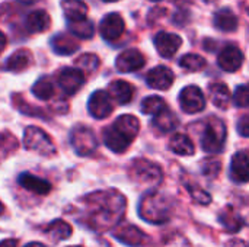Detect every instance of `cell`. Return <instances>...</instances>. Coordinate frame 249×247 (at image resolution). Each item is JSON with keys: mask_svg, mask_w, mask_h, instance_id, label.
I'll list each match as a JSON object with an SVG mask.
<instances>
[{"mask_svg": "<svg viewBox=\"0 0 249 247\" xmlns=\"http://www.w3.org/2000/svg\"><path fill=\"white\" fill-rule=\"evenodd\" d=\"M125 208V197L117 189L95 191L80 199L79 221L95 233H104L120 224Z\"/></svg>", "mask_w": 249, "mask_h": 247, "instance_id": "obj_1", "label": "cell"}, {"mask_svg": "<svg viewBox=\"0 0 249 247\" xmlns=\"http://www.w3.org/2000/svg\"><path fill=\"white\" fill-rule=\"evenodd\" d=\"M140 122L134 115H121L104 130V143L114 153H124L134 141Z\"/></svg>", "mask_w": 249, "mask_h": 247, "instance_id": "obj_2", "label": "cell"}, {"mask_svg": "<svg viewBox=\"0 0 249 247\" xmlns=\"http://www.w3.org/2000/svg\"><path fill=\"white\" fill-rule=\"evenodd\" d=\"M139 215L152 224H163L172 215V204L169 198L160 192L152 191L142 197L139 204Z\"/></svg>", "mask_w": 249, "mask_h": 247, "instance_id": "obj_3", "label": "cell"}, {"mask_svg": "<svg viewBox=\"0 0 249 247\" xmlns=\"http://www.w3.org/2000/svg\"><path fill=\"white\" fill-rule=\"evenodd\" d=\"M226 125L217 116H210L204 127V134L201 138V147L206 153L214 154L220 153L226 141Z\"/></svg>", "mask_w": 249, "mask_h": 247, "instance_id": "obj_4", "label": "cell"}, {"mask_svg": "<svg viewBox=\"0 0 249 247\" xmlns=\"http://www.w3.org/2000/svg\"><path fill=\"white\" fill-rule=\"evenodd\" d=\"M130 179L142 186H158L162 181V170L158 165L146 160V159H136L131 162L128 170Z\"/></svg>", "mask_w": 249, "mask_h": 247, "instance_id": "obj_5", "label": "cell"}, {"mask_svg": "<svg viewBox=\"0 0 249 247\" xmlns=\"http://www.w3.org/2000/svg\"><path fill=\"white\" fill-rule=\"evenodd\" d=\"M23 147L29 151H35L45 157L57 154V147L51 137L38 127H28L23 132Z\"/></svg>", "mask_w": 249, "mask_h": 247, "instance_id": "obj_6", "label": "cell"}, {"mask_svg": "<svg viewBox=\"0 0 249 247\" xmlns=\"http://www.w3.org/2000/svg\"><path fill=\"white\" fill-rule=\"evenodd\" d=\"M70 146L79 156H89L98 148V140L89 127L79 125L70 132Z\"/></svg>", "mask_w": 249, "mask_h": 247, "instance_id": "obj_7", "label": "cell"}, {"mask_svg": "<svg viewBox=\"0 0 249 247\" xmlns=\"http://www.w3.org/2000/svg\"><path fill=\"white\" fill-rule=\"evenodd\" d=\"M179 103L184 112L198 114L206 108V98L200 87L187 86L179 93Z\"/></svg>", "mask_w": 249, "mask_h": 247, "instance_id": "obj_8", "label": "cell"}, {"mask_svg": "<svg viewBox=\"0 0 249 247\" xmlns=\"http://www.w3.org/2000/svg\"><path fill=\"white\" fill-rule=\"evenodd\" d=\"M88 109H89V114L93 118H96V119L108 118L112 114V111H114L112 99L108 95V92H105V90H96V92H93L92 96L89 98Z\"/></svg>", "mask_w": 249, "mask_h": 247, "instance_id": "obj_9", "label": "cell"}, {"mask_svg": "<svg viewBox=\"0 0 249 247\" xmlns=\"http://www.w3.org/2000/svg\"><path fill=\"white\" fill-rule=\"evenodd\" d=\"M57 82L60 89L66 93V95H74L85 83V74L82 70L79 68H73V67H66L63 68L58 76H57Z\"/></svg>", "mask_w": 249, "mask_h": 247, "instance_id": "obj_10", "label": "cell"}, {"mask_svg": "<svg viewBox=\"0 0 249 247\" xmlns=\"http://www.w3.org/2000/svg\"><path fill=\"white\" fill-rule=\"evenodd\" d=\"M114 237L118 242L131 247L143 246L149 240V237L139 227H136L133 224H121V226H118L117 230L114 231Z\"/></svg>", "mask_w": 249, "mask_h": 247, "instance_id": "obj_11", "label": "cell"}, {"mask_svg": "<svg viewBox=\"0 0 249 247\" xmlns=\"http://www.w3.org/2000/svg\"><path fill=\"white\" fill-rule=\"evenodd\" d=\"M146 60L143 57V54L136 49V48H130L123 51L117 60H115V67L120 73H133L140 70L144 66Z\"/></svg>", "mask_w": 249, "mask_h": 247, "instance_id": "obj_12", "label": "cell"}, {"mask_svg": "<svg viewBox=\"0 0 249 247\" xmlns=\"http://www.w3.org/2000/svg\"><path fill=\"white\" fill-rule=\"evenodd\" d=\"M124 29H125V23L118 13L107 15L99 23V32H101L102 38L107 41L118 39L123 35Z\"/></svg>", "mask_w": 249, "mask_h": 247, "instance_id": "obj_13", "label": "cell"}, {"mask_svg": "<svg viewBox=\"0 0 249 247\" xmlns=\"http://www.w3.org/2000/svg\"><path fill=\"white\" fill-rule=\"evenodd\" d=\"M182 45V39L177 33H169V32H159L155 36V47L158 52L163 58H171L175 55V52L179 49Z\"/></svg>", "mask_w": 249, "mask_h": 247, "instance_id": "obj_14", "label": "cell"}, {"mask_svg": "<svg viewBox=\"0 0 249 247\" xmlns=\"http://www.w3.org/2000/svg\"><path fill=\"white\" fill-rule=\"evenodd\" d=\"M217 63L220 66V68H223L228 73H235L236 70L241 68L242 63H244V54L242 51L235 47V45H228L225 47L217 58Z\"/></svg>", "mask_w": 249, "mask_h": 247, "instance_id": "obj_15", "label": "cell"}, {"mask_svg": "<svg viewBox=\"0 0 249 247\" xmlns=\"http://www.w3.org/2000/svg\"><path fill=\"white\" fill-rule=\"evenodd\" d=\"M146 82L152 89L156 90H166L172 86L174 83V73L171 68L165 67V66H158L155 68H152L147 76H146Z\"/></svg>", "mask_w": 249, "mask_h": 247, "instance_id": "obj_16", "label": "cell"}, {"mask_svg": "<svg viewBox=\"0 0 249 247\" xmlns=\"http://www.w3.org/2000/svg\"><path fill=\"white\" fill-rule=\"evenodd\" d=\"M231 176L235 182H239V183L249 182V150L238 151L232 157Z\"/></svg>", "mask_w": 249, "mask_h": 247, "instance_id": "obj_17", "label": "cell"}, {"mask_svg": "<svg viewBox=\"0 0 249 247\" xmlns=\"http://www.w3.org/2000/svg\"><path fill=\"white\" fill-rule=\"evenodd\" d=\"M18 182L22 188H25L26 191L32 192V194H36V195H47L50 194L51 191V183L42 178H38V176H34L28 172L22 173L19 178H18Z\"/></svg>", "mask_w": 249, "mask_h": 247, "instance_id": "obj_18", "label": "cell"}, {"mask_svg": "<svg viewBox=\"0 0 249 247\" xmlns=\"http://www.w3.org/2000/svg\"><path fill=\"white\" fill-rule=\"evenodd\" d=\"M108 95L120 105H127L134 96V87L125 80H114L108 87Z\"/></svg>", "mask_w": 249, "mask_h": 247, "instance_id": "obj_19", "label": "cell"}, {"mask_svg": "<svg viewBox=\"0 0 249 247\" xmlns=\"http://www.w3.org/2000/svg\"><path fill=\"white\" fill-rule=\"evenodd\" d=\"M61 7H63V13L69 22L86 19L88 6L82 0H63Z\"/></svg>", "mask_w": 249, "mask_h": 247, "instance_id": "obj_20", "label": "cell"}, {"mask_svg": "<svg viewBox=\"0 0 249 247\" xmlns=\"http://www.w3.org/2000/svg\"><path fill=\"white\" fill-rule=\"evenodd\" d=\"M51 47H53L54 52H57L60 55H70L79 49V44L67 33H58V35L53 36Z\"/></svg>", "mask_w": 249, "mask_h": 247, "instance_id": "obj_21", "label": "cell"}, {"mask_svg": "<svg viewBox=\"0 0 249 247\" xmlns=\"http://www.w3.org/2000/svg\"><path fill=\"white\" fill-rule=\"evenodd\" d=\"M178 124L179 122L177 115L168 108H165L163 111H160L153 116V127L158 128L160 132H171L178 127Z\"/></svg>", "mask_w": 249, "mask_h": 247, "instance_id": "obj_22", "label": "cell"}, {"mask_svg": "<svg viewBox=\"0 0 249 247\" xmlns=\"http://www.w3.org/2000/svg\"><path fill=\"white\" fill-rule=\"evenodd\" d=\"M25 26L29 32H44L50 26V16L44 10H35L31 12L26 16Z\"/></svg>", "mask_w": 249, "mask_h": 247, "instance_id": "obj_23", "label": "cell"}, {"mask_svg": "<svg viewBox=\"0 0 249 247\" xmlns=\"http://www.w3.org/2000/svg\"><path fill=\"white\" fill-rule=\"evenodd\" d=\"M214 25L223 32H233L238 28V17L231 9H220L214 15Z\"/></svg>", "mask_w": 249, "mask_h": 247, "instance_id": "obj_24", "label": "cell"}, {"mask_svg": "<svg viewBox=\"0 0 249 247\" xmlns=\"http://www.w3.org/2000/svg\"><path fill=\"white\" fill-rule=\"evenodd\" d=\"M210 96H212V102L214 103V106H217L220 109H228L229 100H231V92L225 83H220V82L212 83L210 84Z\"/></svg>", "mask_w": 249, "mask_h": 247, "instance_id": "obj_25", "label": "cell"}, {"mask_svg": "<svg viewBox=\"0 0 249 247\" xmlns=\"http://www.w3.org/2000/svg\"><path fill=\"white\" fill-rule=\"evenodd\" d=\"M169 148L179 156H191L194 154V143L185 134H175L169 141Z\"/></svg>", "mask_w": 249, "mask_h": 247, "instance_id": "obj_26", "label": "cell"}, {"mask_svg": "<svg viewBox=\"0 0 249 247\" xmlns=\"http://www.w3.org/2000/svg\"><path fill=\"white\" fill-rule=\"evenodd\" d=\"M29 64H31V54H29V51L19 49V51H16L15 54H12L7 58V61L4 64V68L9 70V71L19 73V71L25 70Z\"/></svg>", "mask_w": 249, "mask_h": 247, "instance_id": "obj_27", "label": "cell"}, {"mask_svg": "<svg viewBox=\"0 0 249 247\" xmlns=\"http://www.w3.org/2000/svg\"><path fill=\"white\" fill-rule=\"evenodd\" d=\"M219 221L231 233H238L244 226V220L241 218V215L236 211H233V208L231 207L223 210V213L219 215Z\"/></svg>", "mask_w": 249, "mask_h": 247, "instance_id": "obj_28", "label": "cell"}, {"mask_svg": "<svg viewBox=\"0 0 249 247\" xmlns=\"http://www.w3.org/2000/svg\"><path fill=\"white\" fill-rule=\"evenodd\" d=\"M45 233L54 242H61L71 236V227H70V224H67L63 220H55L45 229Z\"/></svg>", "mask_w": 249, "mask_h": 247, "instance_id": "obj_29", "label": "cell"}, {"mask_svg": "<svg viewBox=\"0 0 249 247\" xmlns=\"http://www.w3.org/2000/svg\"><path fill=\"white\" fill-rule=\"evenodd\" d=\"M69 29L73 35H76L77 38L82 39H89L93 36L95 28L92 20L89 19H82V20H76V22H69Z\"/></svg>", "mask_w": 249, "mask_h": 247, "instance_id": "obj_30", "label": "cell"}, {"mask_svg": "<svg viewBox=\"0 0 249 247\" xmlns=\"http://www.w3.org/2000/svg\"><path fill=\"white\" fill-rule=\"evenodd\" d=\"M54 92H55L54 84L48 77H41L39 80L35 82L32 87V93L41 100H50L54 96Z\"/></svg>", "mask_w": 249, "mask_h": 247, "instance_id": "obj_31", "label": "cell"}, {"mask_svg": "<svg viewBox=\"0 0 249 247\" xmlns=\"http://www.w3.org/2000/svg\"><path fill=\"white\" fill-rule=\"evenodd\" d=\"M166 106V102L160 98V96H149L146 99H143L142 102V112L146 115H156L160 111H163Z\"/></svg>", "mask_w": 249, "mask_h": 247, "instance_id": "obj_32", "label": "cell"}, {"mask_svg": "<svg viewBox=\"0 0 249 247\" xmlns=\"http://www.w3.org/2000/svg\"><path fill=\"white\" fill-rule=\"evenodd\" d=\"M206 60L201 55L197 54H185L181 60H179V66L188 71H200L206 67Z\"/></svg>", "mask_w": 249, "mask_h": 247, "instance_id": "obj_33", "label": "cell"}, {"mask_svg": "<svg viewBox=\"0 0 249 247\" xmlns=\"http://www.w3.org/2000/svg\"><path fill=\"white\" fill-rule=\"evenodd\" d=\"M76 66L79 67V70L86 71V73H90V71H95L99 67V58L95 54L88 52V54L80 55L76 60Z\"/></svg>", "mask_w": 249, "mask_h": 247, "instance_id": "obj_34", "label": "cell"}, {"mask_svg": "<svg viewBox=\"0 0 249 247\" xmlns=\"http://www.w3.org/2000/svg\"><path fill=\"white\" fill-rule=\"evenodd\" d=\"M13 102H15V106H16V108H18L20 112H23L25 115L38 116V118H42V119H45V112H44V111L31 108V105H28V103H26L25 100H22L19 96H15V98H13Z\"/></svg>", "mask_w": 249, "mask_h": 247, "instance_id": "obj_35", "label": "cell"}, {"mask_svg": "<svg viewBox=\"0 0 249 247\" xmlns=\"http://www.w3.org/2000/svg\"><path fill=\"white\" fill-rule=\"evenodd\" d=\"M233 102L239 108H249V84H242L236 87Z\"/></svg>", "mask_w": 249, "mask_h": 247, "instance_id": "obj_36", "label": "cell"}, {"mask_svg": "<svg viewBox=\"0 0 249 247\" xmlns=\"http://www.w3.org/2000/svg\"><path fill=\"white\" fill-rule=\"evenodd\" d=\"M220 169H222V165L219 160H214V159H207L203 162V172L206 176L209 178H214L220 173Z\"/></svg>", "mask_w": 249, "mask_h": 247, "instance_id": "obj_37", "label": "cell"}, {"mask_svg": "<svg viewBox=\"0 0 249 247\" xmlns=\"http://www.w3.org/2000/svg\"><path fill=\"white\" fill-rule=\"evenodd\" d=\"M187 189L190 191L193 199H196V201L200 202V204H209V202L212 201L210 195H209L207 192H204L203 189H200L198 186H188Z\"/></svg>", "mask_w": 249, "mask_h": 247, "instance_id": "obj_38", "label": "cell"}, {"mask_svg": "<svg viewBox=\"0 0 249 247\" xmlns=\"http://www.w3.org/2000/svg\"><path fill=\"white\" fill-rule=\"evenodd\" d=\"M238 132L242 137L249 138V115H244L238 121Z\"/></svg>", "mask_w": 249, "mask_h": 247, "instance_id": "obj_39", "label": "cell"}, {"mask_svg": "<svg viewBox=\"0 0 249 247\" xmlns=\"http://www.w3.org/2000/svg\"><path fill=\"white\" fill-rule=\"evenodd\" d=\"M0 247H18V240L15 239H6L0 242Z\"/></svg>", "mask_w": 249, "mask_h": 247, "instance_id": "obj_40", "label": "cell"}, {"mask_svg": "<svg viewBox=\"0 0 249 247\" xmlns=\"http://www.w3.org/2000/svg\"><path fill=\"white\" fill-rule=\"evenodd\" d=\"M6 44H7V39H6V36H4V33L0 31V52L4 49V47H6Z\"/></svg>", "mask_w": 249, "mask_h": 247, "instance_id": "obj_41", "label": "cell"}, {"mask_svg": "<svg viewBox=\"0 0 249 247\" xmlns=\"http://www.w3.org/2000/svg\"><path fill=\"white\" fill-rule=\"evenodd\" d=\"M23 247H45L42 243H28L26 246Z\"/></svg>", "mask_w": 249, "mask_h": 247, "instance_id": "obj_42", "label": "cell"}, {"mask_svg": "<svg viewBox=\"0 0 249 247\" xmlns=\"http://www.w3.org/2000/svg\"><path fill=\"white\" fill-rule=\"evenodd\" d=\"M3 211H4V207H3V204L0 202V214H3Z\"/></svg>", "mask_w": 249, "mask_h": 247, "instance_id": "obj_43", "label": "cell"}, {"mask_svg": "<svg viewBox=\"0 0 249 247\" xmlns=\"http://www.w3.org/2000/svg\"><path fill=\"white\" fill-rule=\"evenodd\" d=\"M20 1H25V3H32V1H35V0H20Z\"/></svg>", "mask_w": 249, "mask_h": 247, "instance_id": "obj_44", "label": "cell"}, {"mask_svg": "<svg viewBox=\"0 0 249 247\" xmlns=\"http://www.w3.org/2000/svg\"><path fill=\"white\" fill-rule=\"evenodd\" d=\"M104 1H117V0H104Z\"/></svg>", "mask_w": 249, "mask_h": 247, "instance_id": "obj_45", "label": "cell"}, {"mask_svg": "<svg viewBox=\"0 0 249 247\" xmlns=\"http://www.w3.org/2000/svg\"><path fill=\"white\" fill-rule=\"evenodd\" d=\"M152 1H159V0H152Z\"/></svg>", "mask_w": 249, "mask_h": 247, "instance_id": "obj_46", "label": "cell"}, {"mask_svg": "<svg viewBox=\"0 0 249 247\" xmlns=\"http://www.w3.org/2000/svg\"><path fill=\"white\" fill-rule=\"evenodd\" d=\"M71 247H82V246H71Z\"/></svg>", "mask_w": 249, "mask_h": 247, "instance_id": "obj_47", "label": "cell"}, {"mask_svg": "<svg viewBox=\"0 0 249 247\" xmlns=\"http://www.w3.org/2000/svg\"><path fill=\"white\" fill-rule=\"evenodd\" d=\"M248 13H249V7H248Z\"/></svg>", "mask_w": 249, "mask_h": 247, "instance_id": "obj_48", "label": "cell"}]
</instances>
